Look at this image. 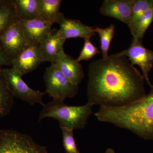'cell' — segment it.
I'll use <instances>...</instances> for the list:
<instances>
[{"instance_id":"cell-20","label":"cell","mask_w":153,"mask_h":153,"mask_svg":"<svg viewBox=\"0 0 153 153\" xmlns=\"http://www.w3.org/2000/svg\"><path fill=\"white\" fill-rule=\"evenodd\" d=\"M115 26L111 24L106 28L97 27L93 28V31L97 33L100 38V49L102 54V59H106L108 57V52L111 43L114 37Z\"/></svg>"},{"instance_id":"cell-12","label":"cell","mask_w":153,"mask_h":153,"mask_svg":"<svg viewBox=\"0 0 153 153\" xmlns=\"http://www.w3.org/2000/svg\"><path fill=\"white\" fill-rule=\"evenodd\" d=\"M133 0H104L100 13L105 16L111 17L129 26L132 17Z\"/></svg>"},{"instance_id":"cell-22","label":"cell","mask_w":153,"mask_h":153,"mask_svg":"<svg viewBox=\"0 0 153 153\" xmlns=\"http://www.w3.org/2000/svg\"><path fill=\"white\" fill-rule=\"evenodd\" d=\"M91 38H84V43L79 57L76 59L78 62L85 60L87 61L92 58L94 56L100 53L97 47H96L90 41Z\"/></svg>"},{"instance_id":"cell-7","label":"cell","mask_w":153,"mask_h":153,"mask_svg":"<svg viewBox=\"0 0 153 153\" xmlns=\"http://www.w3.org/2000/svg\"><path fill=\"white\" fill-rule=\"evenodd\" d=\"M117 54L120 56L126 57L132 66L137 65L139 66L146 82L150 87L152 86L149 76L153 66L152 51L145 48L143 46L142 42L132 41L128 48Z\"/></svg>"},{"instance_id":"cell-16","label":"cell","mask_w":153,"mask_h":153,"mask_svg":"<svg viewBox=\"0 0 153 153\" xmlns=\"http://www.w3.org/2000/svg\"><path fill=\"white\" fill-rule=\"evenodd\" d=\"M2 69L0 66V118L5 117L10 113L14 103V97L6 83Z\"/></svg>"},{"instance_id":"cell-25","label":"cell","mask_w":153,"mask_h":153,"mask_svg":"<svg viewBox=\"0 0 153 153\" xmlns=\"http://www.w3.org/2000/svg\"><path fill=\"white\" fill-rule=\"evenodd\" d=\"M10 0H0V7L4 5L10 1Z\"/></svg>"},{"instance_id":"cell-6","label":"cell","mask_w":153,"mask_h":153,"mask_svg":"<svg viewBox=\"0 0 153 153\" xmlns=\"http://www.w3.org/2000/svg\"><path fill=\"white\" fill-rule=\"evenodd\" d=\"M4 78L14 98H19L31 105H44L42 98L45 92L32 89L22 79V76L13 67L3 68Z\"/></svg>"},{"instance_id":"cell-9","label":"cell","mask_w":153,"mask_h":153,"mask_svg":"<svg viewBox=\"0 0 153 153\" xmlns=\"http://www.w3.org/2000/svg\"><path fill=\"white\" fill-rule=\"evenodd\" d=\"M55 23L60 25L58 29L59 36L65 40L71 38H91L96 34L92 27L84 25L79 20L66 18L61 13Z\"/></svg>"},{"instance_id":"cell-3","label":"cell","mask_w":153,"mask_h":153,"mask_svg":"<svg viewBox=\"0 0 153 153\" xmlns=\"http://www.w3.org/2000/svg\"><path fill=\"white\" fill-rule=\"evenodd\" d=\"M39 115L38 122L46 118H52L59 121L60 128L74 131L84 128L88 120L92 114L93 105L87 102L81 106L67 105L64 102L52 100L44 104Z\"/></svg>"},{"instance_id":"cell-23","label":"cell","mask_w":153,"mask_h":153,"mask_svg":"<svg viewBox=\"0 0 153 153\" xmlns=\"http://www.w3.org/2000/svg\"><path fill=\"white\" fill-rule=\"evenodd\" d=\"M61 130L63 146L66 153H80L76 147L73 131L66 128H61Z\"/></svg>"},{"instance_id":"cell-11","label":"cell","mask_w":153,"mask_h":153,"mask_svg":"<svg viewBox=\"0 0 153 153\" xmlns=\"http://www.w3.org/2000/svg\"><path fill=\"white\" fill-rule=\"evenodd\" d=\"M43 62L39 44L28 46L12 60V67L22 76L35 70Z\"/></svg>"},{"instance_id":"cell-19","label":"cell","mask_w":153,"mask_h":153,"mask_svg":"<svg viewBox=\"0 0 153 153\" xmlns=\"http://www.w3.org/2000/svg\"><path fill=\"white\" fill-rule=\"evenodd\" d=\"M153 7V0H133L132 17L128 26L131 34L143 15Z\"/></svg>"},{"instance_id":"cell-17","label":"cell","mask_w":153,"mask_h":153,"mask_svg":"<svg viewBox=\"0 0 153 153\" xmlns=\"http://www.w3.org/2000/svg\"><path fill=\"white\" fill-rule=\"evenodd\" d=\"M61 0H39V18L52 23L56 22Z\"/></svg>"},{"instance_id":"cell-24","label":"cell","mask_w":153,"mask_h":153,"mask_svg":"<svg viewBox=\"0 0 153 153\" xmlns=\"http://www.w3.org/2000/svg\"><path fill=\"white\" fill-rule=\"evenodd\" d=\"M12 62V59L7 55L0 43V66H10Z\"/></svg>"},{"instance_id":"cell-14","label":"cell","mask_w":153,"mask_h":153,"mask_svg":"<svg viewBox=\"0 0 153 153\" xmlns=\"http://www.w3.org/2000/svg\"><path fill=\"white\" fill-rule=\"evenodd\" d=\"M65 41L59 36L58 29H52L47 38L39 44L43 62L55 63L59 53L63 50Z\"/></svg>"},{"instance_id":"cell-4","label":"cell","mask_w":153,"mask_h":153,"mask_svg":"<svg viewBox=\"0 0 153 153\" xmlns=\"http://www.w3.org/2000/svg\"><path fill=\"white\" fill-rule=\"evenodd\" d=\"M0 153H48L27 134L12 129H0Z\"/></svg>"},{"instance_id":"cell-18","label":"cell","mask_w":153,"mask_h":153,"mask_svg":"<svg viewBox=\"0 0 153 153\" xmlns=\"http://www.w3.org/2000/svg\"><path fill=\"white\" fill-rule=\"evenodd\" d=\"M18 20L12 0L0 7V37Z\"/></svg>"},{"instance_id":"cell-10","label":"cell","mask_w":153,"mask_h":153,"mask_svg":"<svg viewBox=\"0 0 153 153\" xmlns=\"http://www.w3.org/2000/svg\"><path fill=\"white\" fill-rule=\"evenodd\" d=\"M0 43L12 60L29 46L17 23L12 25L0 37Z\"/></svg>"},{"instance_id":"cell-8","label":"cell","mask_w":153,"mask_h":153,"mask_svg":"<svg viewBox=\"0 0 153 153\" xmlns=\"http://www.w3.org/2000/svg\"><path fill=\"white\" fill-rule=\"evenodd\" d=\"M29 46L39 44L48 37L52 24L41 19L18 20L17 22Z\"/></svg>"},{"instance_id":"cell-13","label":"cell","mask_w":153,"mask_h":153,"mask_svg":"<svg viewBox=\"0 0 153 153\" xmlns=\"http://www.w3.org/2000/svg\"><path fill=\"white\" fill-rule=\"evenodd\" d=\"M54 63L63 75L75 85H79L84 78L82 65L71 56L66 54L64 50L59 53Z\"/></svg>"},{"instance_id":"cell-2","label":"cell","mask_w":153,"mask_h":153,"mask_svg":"<svg viewBox=\"0 0 153 153\" xmlns=\"http://www.w3.org/2000/svg\"><path fill=\"white\" fill-rule=\"evenodd\" d=\"M149 93L131 103L118 107L100 106L95 113L100 121L130 131L153 140V85Z\"/></svg>"},{"instance_id":"cell-26","label":"cell","mask_w":153,"mask_h":153,"mask_svg":"<svg viewBox=\"0 0 153 153\" xmlns=\"http://www.w3.org/2000/svg\"><path fill=\"white\" fill-rule=\"evenodd\" d=\"M105 153H115L113 149H108L106 150Z\"/></svg>"},{"instance_id":"cell-21","label":"cell","mask_w":153,"mask_h":153,"mask_svg":"<svg viewBox=\"0 0 153 153\" xmlns=\"http://www.w3.org/2000/svg\"><path fill=\"white\" fill-rule=\"evenodd\" d=\"M153 22V7L149 9L142 17L131 33L132 42H143V38L146 31Z\"/></svg>"},{"instance_id":"cell-1","label":"cell","mask_w":153,"mask_h":153,"mask_svg":"<svg viewBox=\"0 0 153 153\" xmlns=\"http://www.w3.org/2000/svg\"><path fill=\"white\" fill-rule=\"evenodd\" d=\"M146 94L143 75L126 57L114 53L89 64L88 103L100 107L121 106Z\"/></svg>"},{"instance_id":"cell-5","label":"cell","mask_w":153,"mask_h":153,"mask_svg":"<svg viewBox=\"0 0 153 153\" xmlns=\"http://www.w3.org/2000/svg\"><path fill=\"white\" fill-rule=\"evenodd\" d=\"M45 93L56 101L64 102L73 98L78 92L79 86L72 83L63 75L54 63L46 68L44 76Z\"/></svg>"},{"instance_id":"cell-15","label":"cell","mask_w":153,"mask_h":153,"mask_svg":"<svg viewBox=\"0 0 153 153\" xmlns=\"http://www.w3.org/2000/svg\"><path fill=\"white\" fill-rule=\"evenodd\" d=\"M19 20L39 18V0H12Z\"/></svg>"}]
</instances>
